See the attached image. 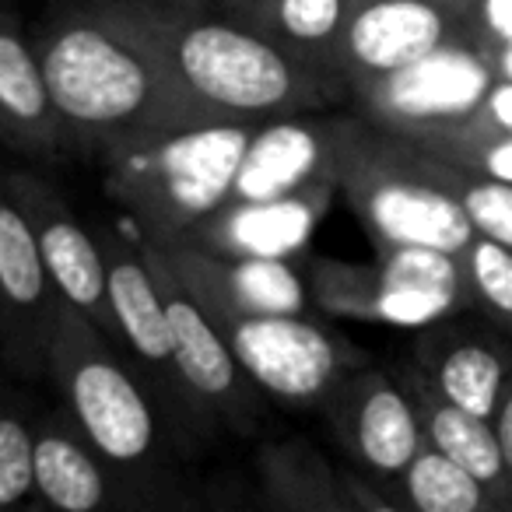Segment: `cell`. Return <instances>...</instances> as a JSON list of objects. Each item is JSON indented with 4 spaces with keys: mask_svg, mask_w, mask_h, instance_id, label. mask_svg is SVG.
<instances>
[{
    "mask_svg": "<svg viewBox=\"0 0 512 512\" xmlns=\"http://www.w3.org/2000/svg\"><path fill=\"white\" fill-rule=\"evenodd\" d=\"M67 137L95 158L186 123L225 120L176 78L151 15L120 0H50L32 29Z\"/></svg>",
    "mask_w": 512,
    "mask_h": 512,
    "instance_id": "obj_1",
    "label": "cell"
},
{
    "mask_svg": "<svg viewBox=\"0 0 512 512\" xmlns=\"http://www.w3.org/2000/svg\"><path fill=\"white\" fill-rule=\"evenodd\" d=\"M148 15L176 78L214 116L260 123L271 116L316 113L348 95L337 71L299 57L256 25L218 8Z\"/></svg>",
    "mask_w": 512,
    "mask_h": 512,
    "instance_id": "obj_2",
    "label": "cell"
},
{
    "mask_svg": "<svg viewBox=\"0 0 512 512\" xmlns=\"http://www.w3.org/2000/svg\"><path fill=\"white\" fill-rule=\"evenodd\" d=\"M337 193L376 253L393 246L460 253L474 239L453 193V162L358 113L337 123Z\"/></svg>",
    "mask_w": 512,
    "mask_h": 512,
    "instance_id": "obj_3",
    "label": "cell"
},
{
    "mask_svg": "<svg viewBox=\"0 0 512 512\" xmlns=\"http://www.w3.org/2000/svg\"><path fill=\"white\" fill-rule=\"evenodd\" d=\"M256 123L204 120L148 134L99 155L102 190L144 242H179L228 200Z\"/></svg>",
    "mask_w": 512,
    "mask_h": 512,
    "instance_id": "obj_4",
    "label": "cell"
},
{
    "mask_svg": "<svg viewBox=\"0 0 512 512\" xmlns=\"http://www.w3.org/2000/svg\"><path fill=\"white\" fill-rule=\"evenodd\" d=\"M46 379L57 386L64 414L120 470H144L158 460V404L127 351L99 327L60 306L46 351Z\"/></svg>",
    "mask_w": 512,
    "mask_h": 512,
    "instance_id": "obj_5",
    "label": "cell"
},
{
    "mask_svg": "<svg viewBox=\"0 0 512 512\" xmlns=\"http://www.w3.org/2000/svg\"><path fill=\"white\" fill-rule=\"evenodd\" d=\"M495 81L488 53L470 39H456L383 78L348 88V99L362 120L421 141L467 120Z\"/></svg>",
    "mask_w": 512,
    "mask_h": 512,
    "instance_id": "obj_6",
    "label": "cell"
},
{
    "mask_svg": "<svg viewBox=\"0 0 512 512\" xmlns=\"http://www.w3.org/2000/svg\"><path fill=\"white\" fill-rule=\"evenodd\" d=\"M235 358L264 397L288 407H320L348 372L369 365V355L323 323L295 316H225Z\"/></svg>",
    "mask_w": 512,
    "mask_h": 512,
    "instance_id": "obj_7",
    "label": "cell"
},
{
    "mask_svg": "<svg viewBox=\"0 0 512 512\" xmlns=\"http://www.w3.org/2000/svg\"><path fill=\"white\" fill-rule=\"evenodd\" d=\"M141 242V239H137ZM144 260L155 274L165 316L172 330V358L197 421H225L232 432H249L264 414V390L249 379L235 358L225 330L207 316V309L176 281L162 256L141 242Z\"/></svg>",
    "mask_w": 512,
    "mask_h": 512,
    "instance_id": "obj_8",
    "label": "cell"
},
{
    "mask_svg": "<svg viewBox=\"0 0 512 512\" xmlns=\"http://www.w3.org/2000/svg\"><path fill=\"white\" fill-rule=\"evenodd\" d=\"M0 186L18 204L32 228V239L43 256V267L57 288L60 302L85 316L92 327H99L109 341H116V320L109 306L106 288V260H102L99 235L81 225L78 214L71 211L67 197L29 169L0 172Z\"/></svg>",
    "mask_w": 512,
    "mask_h": 512,
    "instance_id": "obj_9",
    "label": "cell"
},
{
    "mask_svg": "<svg viewBox=\"0 0 512 512\" xmlns=\"http://www.w3.org/2000/svg\"><path fill=\"white\" fill-rule=\"evenodd\" d=\"M144 242V239H141ZM176 281L207 309L211 320L225 316H295L309 309L306 274L295 260L218 253L200 242H148Z\"/></svg>",
    "mask_w": 512,
    "mask_h": 512,
    "instance_id": "obj_10",
    "label": "cell"
},
{
    "mask_svg": "<svg viewBox=\"0 0 512 512\" xmlns=\"http://www.w3.org/2000/svg\"><path fill=\"white\" fill-rule=\"evenodd\" d=\"M334 439L358 470L390 484L425 446L418 407L404 379L376 365L348 372L320 404Z\"/></svg>",
    "mask_w": 512,
    "mask_h": 512,
    "instance_id": "obj_11",
    "label": "cell"
},
{
    "mask_svg": "<svg viewBox=\"0 0 512 512\" xmlns=\"http://www.w3.org/2000/svg\"><path fill=\"white\" fill-rule=\"evenodd\" d=\"M99 242L102 260H106V288L116 320V344L127 351V358L148 383L158 407H169L179 418L197 421L190 397L179 383L169 316H165L162 295H158L155 274L144 260L141 242H130L113 232L99 235Z\"/></svg>",
    "mask_w": 512,
    "mask_h": 512,
    "instance_id": "obj_12",
    "label": "cell"
},
{
    "mask_svg": "<svg viewBox=\"0 0 512 512\" xmlns=\"http://www.w3.org/2000/svg\"><path fill=\"white\" fill-rule=\"evenodd\" d=\"M60 306L29 221L0 186V362L15 376L46 379Z\"/></svg>",
    "mask_w": 512,
    "mask_h": 512,
    "instance_id": "obj_13",
    "label": "cell"
},
{
    "mask_svg": "<svg viewBox=\"0 0 512 512\" xmlns=\"http://www.w3.org/2000/svg\"><path fill=\"white\" fill-rule=\"evenodd\" d=\"M456 39H470L467 22L439 0H355L334 67L344 85L355 88Z\"/></svg>",
    "mask_w": 512,
    "mask_h": 512,
    "instance_id": "obj_14",
    "label": "cell"
},
{
    "mask_svg": "<svg viewBox=\"0 0 512 512\" xmlns=\"http://www.w3.org/2000/svg\"><path fill=\"white\" fill-rule=\"evenodd\" d=\"M337 123L341 116L288 113L253 127L228 200H274L337 183Z\"/></svg>",
    "mask_w": 512,
    "mask_h": 512,
    "instance_id": "obj_15",
    "label": "cell"
},
{
    "mask_svg": "<svg viewBox=\"0 0 512 512\" xmlns=\"http://www.w3.org/2000/svg\"><path fill=\"white\" fill-rule=\"evenodd\" d=\"M334 197L337 183H320L274 200H225L186 239L218 253L299 260L320 221L327 218Z\"/></svg>",
    "mask_w": 512,
    "mask_h": 512,
    "instance_id": "obj_16",
    "label": "cell"
},
{
    "mask_svg": "<svg viewBox=\"0 0 512 512\" xmlns=\"http://www.w3.org/2000/svg\"><path fill=\"white\" fill-rule=\"evenodd\" d=\"M0 144L32 162H53L71 144L36 43L8 8H0Z\"/></svg>",
    "mask_w": 512,
    "mask_h": 512,
    "instance_id": "obj_17",
    "label": "cell"
},
{
    "mask_svg": "<svg viewBox=\"0 0 512 512\" xmlns=\"http://www.w3.org/2000/svg\"><path fill=\"white\" fill-rule=\"evenodd\" d=\"M411 365L449 404L491 421L512 376V351L488 330L435 320L421 327Z\"/></svg>",
    "mask_w": 512,
    "mask_h": 512,
    "instance_id": "obj_18",
    "label": "cell"
},
{
    "mask_svg": "<svg viewBox=\"0 0 512 512\" xmlns=\"http://www.w3.org/2000/svg\"><path fill=\"white\" fill-rule=\"evenodd\" d=\"M109 463L78 432L67 414H46L32 425V477L36 498L60 512H95L113 502Z\"/></svg>",
    "mask_w": 512,
    "mask_h": 512,
    "instance_id": "obj_19",
    "label": "cell"
},
{
    "mask_svg": "<svg viewBox=\"0 0 512 512\" xmlns=\"http://www.w3.org/2000/svg\"><path fill=\"white\" fill-rule=\"evenodd\" d=\"M404 386L411 393L414 407H418L421 432L425 442L435 446L439 453H446L449 460H456L463 470L477 477L488 488V495L495 498V509H509L512 505V477L509 467L502 460V446H498L495 425L481 414H470L463 407L449 404L414 365L404 369Z\"/></svg>",
    "mask_w": 512,
    "mask_h": 512,
    "instance_id": "obj_20",
    "label": "cell"
},
{
    "mask_svg": "<svg viewBox=\"0 0 512 512\" xmlns=\"http://www.w3.org/2000/svg\"><path fill=\"white\" fill-rule=\"evenodd\" d=\"M260 502L267 509L295 512H348L341 470L306 439H278L256 453Z\"/></svg>",
    "mask_w": 512,
    "mask_h": 512,
    "instance_id": "obj_21",
    "label": "cell"
},
{
    "mask_svg": "<svg viewBox=\"0 0 512 512\" xmlns=\"http://www.w3.org/2000/svg\"><path fill=\"white\" fill-rule=\"evenodd\" d=\"M386 488H393L397 505L414 512H495L488 488L428 442Z\"/></svg>",
    "mask_w": 512,
    "mask_h": 512,
    "instance_id": "obj_22",
    "label": "cell"
},
{
    "mask_svg": "<svg viewBox=\"0 0 512 512\" xmlns=\"http://www.w3.org/2000/svg\"><path fill=\"white\" fill-rule=\"evenodd\" d=\"M351 4L355 0H271L253 25L299 57L337 71L334 53Z\"/></svg>",
    "mask_w": 512,
    "mask_h": 512,
    "instance_id": "obj_23",
    "label": "cell"
},
{
    "mask_svg": "<svg viewBox=\"0 0 512 512\" xmlns=\"http://www.w3.org/2000/svg\"><path fill=\"white\" fill-rule=\"evenodd\" d=\"M309 299L320 313L337 320L376 323L379 309V271L376 264H348L334 256L306 260Z\"/></svg>",
    "mask_w": 512,
    "mask_h": 512,
    "instance_id": "obj_24",
    "label": "cell"
},
{
    "mask_svg": "<svg viewBox=\"0 0 512 512\" xmlns=\"http://www.w3.org/2000/svg\"><path fill=\"white\" fill-rule=\"evenodd\" d=\"M470 306L481 309L491 323L512 330V249L495 239L474 235L460 249Z\"/></svg>",
    "mask_w": 512,
    "mask_h": 512,
    "instance_id": "obj_25",
    "label": "cell"
},
{
    "mask_svg": "<svg viewBox=\"0 0 512 512\" xmlns=\"http://www.w3.org/2000/svg\"><path fill=\"white\" fill-rule=\"evenodd\" d=\"M453 193L460 200L474 235L495 239L512 249V183L481 176V172H470L453 162Z\"/></svg>",
    "mask_w": 512,
    "mask_h": 512,
    "instance_id": "obj_26",
    "label": "cell"
},
{
    "mask_svg": "<svg viewBox=\"0 0 512 512\" xmlns=\"http://www.w3.org/2000/svg\"><path fill=\"white\" fill-rule=\"evenodd\" d=\"M36 498L32 477V425L0 407V509H18Z\"/></svg>",
    "mask_w": 512,
    "mask_h": 512,
    "instance_id": "obj_27",
    "label": "cell"
},
{
    "mask_svg": "<svg viewBox=\"0 0 512 512\" xmlns=\"http://www.w3.org/2000/svg\"><path fill=\"white\" fill-rule=\"evenodd\" d=\"M421 148L449 158L481 176L512 183V134H484V137H446V141H425Z\"/></svg>",
    "mask_w": 512,
    "mask_h": 512,
    "instance_id": "obj_28",
    "label": "cell"
},
{
    "mask_svg": "<svg viewBox=\"0 0 512 512\" xmlns=\"http://www.w3.org/2000/svg\"><path fill=\"white\" fill-rule=\"evenodd\" d=\"M484 134H512V81H495L491 92L481 99V106L467 120L449 130H439L432 137H421L418 144L446 141V137H484Z\"/></svg>",
    "mask_w": 512,
    "mask_h": 512,
    "instance_id": "obj_29",
    "label": "cell"
},
{
    "mask_svg": "<svg viewBox=\"0 0 512 512\" xmlns=\"http://www.w3.org/2000/svg\"><path fill=\"white\" fill-rule=\"evenodd\" d=\"M463 22L470 43L481 46L488 57L502 46H512V0H474Z\"/></svg>",
    "mask_w": 512,
    "mask_h": 512,
    "instance_id": "obj_30",
    "label": "cell"
},
{
    "mask_svg": "<svg viewBox=\"0 0 512 512\" xmlns=\"http://www.w3.org/2000/svg\"><path fill=\"white\" fill-rule=\"evenodd\" d=\"M341 488L348 498V509L355 512H393L400 509L393 491H386V481H369V474L358 470H341Z\"/></svg>",
    "mask_w": 512,
    "mask_h": 512,
    "instance_id": "obj_31",
    "label": "cell"
},
{
    "mask_svg": "<svg viewBox=\"0 0 512 512\" xmlns=\"http://www.w3.org/2000/svg\"><path fill=\"white\" fill-rule=\"evenodd\" d=\"M491 425H495L498 446H502V460L512 477V376H509V383H505L502 397H498V407H495V414H491Z\"/></svg>",
    "mask_w": 512,
    "mask_h": 512,
    "instance_id": "obj_32",
    "label": "cell"
},
{
    "mask_svg": "<svg viewBox=\"0 0 512 512\" xmlns=\"http://www.w3.org/2000/svg\"><path fill=\"white\" fill-rule=\"evenodd\" d=\"M267 4H271V0H218V11H225V15L239 18V22H246V25H253L256 15H260Z\"/></svg>",
    "mask_w": 512,
    "mask_h": 512,
    "instance_id": "obj_33",
    "label": "cell"
},
{
    "mask_svg": "<svg viewBox=\"0 0 512 512\" xmlns=\"http://www.w3.org/2000/svg\"><path fill=\"white\" fill-rule=\"evenodd\" d=\"M120 4H134V8H148V11H190V8H200L197 0H120Z\"/></svg>",
    "mask_w": 512,
    "mask_h": 512,
    "instance_id": "obj_34",
    "label": "cell"
},
{
    "mask_svg": "<svg viewBox=\"0 0 512 512\" xmlns=\"http://www.w3.org/2000/svg\"><path fill=\"white\" fill-rule=\"evenodd\" d=\"M491 67H495L498 81H512V46H502V50L491 53Z\"/></svg>",
    "mask_w": 512,
    "mask_h": 512,
    "instance_id": "obj_35",
    "label": "cell"
},
{
    "mask_svg": "<svg viewBox=\"0 0 512 512\" xmlns=\"http://www.w3.org/2000/svg\"><path fill=\"white\" fill-rule=\"evenodd\" d=\"M439 4H446V8H449V11H456V15H467L474 0H439Z\"/></svg>",
    "mask_w": 512,
    "mask_h": 512,
    "instance_id": "obj_36",
    "label": "cell"
},
{
    "mask_svg": "<svg viewBox=\"0 0 512 512\" xmlns=\"http://www.w3.org/2000/svg\"><path fill=\"white\" fill-rule=\"evenodd\" d=\"M0 8H8V0H0Z\"/></svg>",
    "mask_w": 512,
    "mask_h": 512,
    "instance_id": "obj_37",
    "label": "cell"
},
{
    "mask_svg": "<svg viewBox=\"0 0 512 512\" xmlns=\"http://www.w3.org/2000/svg\"><path fill=\"white\" fill-rule=\"evenodd\" d=\"M197 4H200V8H204V0H197ZM214 4H218V0H214Z\"/></svg>",
    "mask_w": 512,
    "mask_h": 512,
    "instance_id": "obj_38",
    "label": "cell"
}]
</instances>
